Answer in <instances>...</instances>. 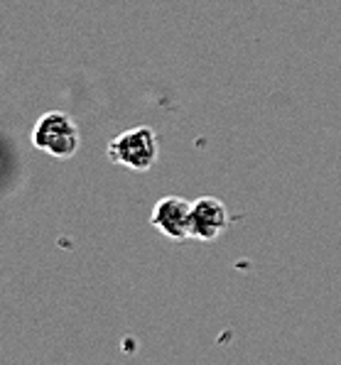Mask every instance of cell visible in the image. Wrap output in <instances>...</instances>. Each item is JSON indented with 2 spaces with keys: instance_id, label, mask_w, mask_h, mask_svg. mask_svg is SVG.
I'll return each mask as SVG.
<instances>
[{
  "instance_id": "obj_1",
  "label": "cell",
  "mask_w": 341,
  "mask_h": 365,
  "mask_svg": "<svg viewBox=\"0 0 341 365\" xmlns=\"http://www.w3.org/2000/svg\"><path fill=\"white\" fill-rule=\"evenodd\" d=\"M32 145L42 150L44 155H52L57 160H69L79 153V125L61 110H49L32 128Z\"/></svg>"
},
{
  "instance_id": "obj_2",
  "label": "cell",
  "mask_w": 341,
  "mask_h": 365,
  "mask_svg": "<svg viewBox=\"0 0 341 365\" xmlns=\"http://www.w3.org/2000/svg\"><path fill=\"white\" fill-rule=\"evenodd\" d=\"M158 135L153 128L141 125L121 133L108 143V157L121 167L133 172H148L158 162Z\"/></svg>"
},
{
  "instance_id": "obj_3",
  "label": "cell",
  "mask_w": 341,
  "mask_h": 365,
  "mask_svg": "<svg viewBox=\"0 0 341 365\" xmlns=\"http://www.w3.org/2000/svg\"><path fill=\"white\" fill-rule=\"evenodd\" d=\"M150 223L170 240L192 238V204L182 196H165L155 204Z\"/></svg>"
},
{
  "instance_id": "obj_4",
  "label": "cell",
  "mask_w": 341,
  "mask_h": 365,
  "mask_svg": "<svg viewBox=\"0 0 341 365\" xmlns=\"http://www.w3.org/2000/svg\"><path fill=\"white\" fill-rule=\"evenodd\" d=\"M228 228V211L223 201L214 196H201L192 201V238L216 240Z\"/></svg>"
}]
</instances>
